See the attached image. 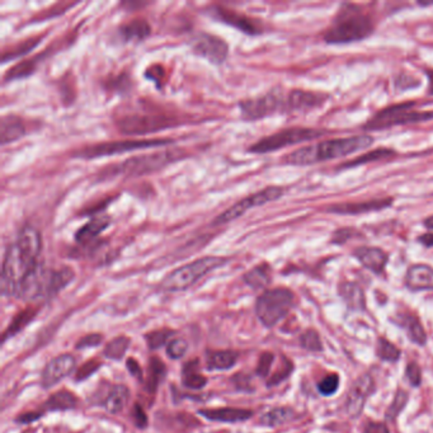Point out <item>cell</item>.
Returning <instances> with one entry per match:
<instances>
[{
  "label": "cell",
  "mask_w": 433,
  "mask_h": 433,
  "mask_svg": "<svg viewBox=\"0 0 433 433\" xmlns=\"http://www.w3.org/2000/svg\"><path fill=\"white\" fill-rule=\"evenodd\" d=\"M339 384H340V379H339L338 374L333 372L326 375L324 379H321V381L316 385L319 394L323 396H334L339 389Z\"/></svg>",
  "instance_id": "obj_42"
},
{
  "label": "cell",
  "mask_w": 433,
  "mask_h": 433,
  "mask_svg": "<svg viewBox=\"0 0 433 433\" xmlns=\"http://www.w3.org/2000/svg\"><path fill=\"white\" fill-rule=\"evenodd\" d=\"M413 107H415V103L408 102V103L384 108L366 122L364 129L369 131H375V130H385V129L396 127V126L408 125V124L433 119V111H422L421 112V111H415Z\"/></svg>",
  "instance_id": "obj_9"
},
{
  "label": "cell",
  "mask_w": 433,
  "mask_h": 433,
  "mask_svg": "<svg viewBox=\"0 0 433 433\" xmlns=\"http://www.w3.org/2000/svg\"><path fill=\"white\" fill-rule=\"evenodd\" d=\"M338 295L351 312H364L367 309L364 289L358 283L351 281L339 283Z\"/></svg>",
  "instance_id": "obj_22"
},
{
  "label": "cell",
  "mask_w": 433,
  "mask_h": 433,
  "mask_svg": "<svg viewBox=\"0 0 433 433\" xmlns=\"http://www.w3.org/2000/svg\"><path fill=\"white\" fill-rule=\"evenodd\" d=\"M295 418V409L291 407H277V408L271 409L270 412L262 415L259 422L262 426H266V427H277L287 422L294 421Z\"/></svg>",
  "instance_id": "obj_28"
},
{
  "label": "cell",
  "mask_w": 433,
  "mask_h": 433,
  "mask_svg": "<svg viewBox=\"0 0 433 433\" xmlns=\"http://www.w3.org/2000/svg\"><path fill=\"white\" fill-rule=\"evenodd\" d=\"M41 38H42L41 36L30 38V40H27V41H23L22 44H18L17 46H14V47H11L9 50L4 51V52H3V63H6L8 60L16 59V57H20V55H23V54H27V52L31 51L32 49H35V47L40 44Z\"/></svg>",
  "instance_id": "obj_41"
},
{
  "label": "cell",
  "mask_w": 433,
  "mask_h": 433,
  "mask_svg": "<svg viewBox=\"0 0 433 433\" xmlns=\"http://www.w3.org/2000/svg\"><path fill=\"white\" fill-rule=\"evenodd\" d=\"M130 393L125 385H114L105 402V408L107 409L108 413L117 415L122 412L129 403Z\"/></svg>",
  "instance_id": "obj_29"
},
{
  "label": "cell",
  "mask_w": 433,
  "mask_h": 433,
  "mask_svg": "<svg viewBox=\"0 0 433 433\" xmlns=\"http://www.w3.org/2000/svg\"><path fill=\"white\" fill-rule=\"evenodd\" d=\"M76 405H78V398L66 390L51 396L45 404V407L50 410H69L76 408Z\"/></svg>",
  "instance_id": "obj_33"
},
{
  "label": "cell",
  "mask_w": 433,
  "mask_h": 433,
  "mask_svg": "<svg viewBox=\"0 0 433 433\" xmlns=\"http://www.w3.org/2000/svg\"><path fill=\"white\" fill-rule=\"evenodd\" d=\"M208 16L221 23L243 32L249 36H257L263 32V25L257 19L251 18L247 14L237 12L225 6H213L208 8Z\"/></svg>",
  "instance_id": "obj_15"
},
{
  "label": "cell",
  "mask_w": 433,
  "mask_h": 433,
  "mask_svg": "<svg viewBox=\"0 0 433 433\" xmlns=\"http://www.w3.org/2000/svg\"><path fill=\"white\" fill-rule=\"evenodd\" d=\"M362 433H390V431L384 422L369 421L364 425Z\"/></svg>",
  "instance_id": "obj_53"
},
{
  "label": "cell",
  "mask_w": 433,
  "mask_h": 433,
  "mask_svg": "<svg viewBox=\"0 0 433 433\" xmlns=\"http://www.w3.org/2000/svg\"><path fill=\"white\" fill-rule=\"evenodd\" d=\"M393 197H384V198H375L370 201L358 202V203H337L328 208L329 213L336 215H361L380 211L384 208H388L393 205Z\"/></svg>",
  "instance_id": "obj_19"
},
{
  "label": "cell",
  "mask_w": 433,
  "mask_h": 433,
  "mask_svg": "<svg viewBox=\"0 0 433 433\" xmlns=\"http://www.w3.org/2000/svg\"><path fill=\"white\" fill-rule=\"evenodd\" d=\"M283 195H285V189L283 187H278V186L266 187V189H261V191H258V192L253 194V195L244 197L243 200L234 203L230 208H226L224 213H221L213 221V224L214 225L229 224V223H232L234 220H238L239 218H242L243 215L247 214V211H249L251 208H259V206H263L266 203L277 201Z\"/></svg>",
  "instance_id": "obj_12"
},
{
  "label": "cell",
  "mask_w": 433,
  "mask_h": 433,
  "mask_svg": "<svg viewBox=\"0 0 433 433\" xmlns=\"http://www.w3.org/2000/svg\"><path fill=\"white\" fill-rule=\"evenodd\" d=\"M324 134L326 132L309 127H290L258 140L257 143L248 148V151L251 154H268L272 151L281 150L291 145L313 141L315 138L323 136Z\"/></svg>",
  "instance_id": "obj_10"
},
{
  "label": "cell",
  "mask_w": 433,
  "mask_h": 433,
  "mask_svg": "<svg viewBox=\"0 0 433 433\" xmlns=\"http://www.w3.org/2000/svg\"><path fill=\"white\" fill-rule=\"evenodd\" d=\"M27 134L25 121L16 114H6L0 121V141L1 145L12 144Z\"/></svg>",
  "instance_id": "obj_24"
},
{
  "label": "cell",
  "mask_w": 433,
  "mask_h": 433,
  "mask_svg": "<svg viewBox=\"0 0 433 433\" xmlns=\"http://www.w3.org/2000/svg\"><path fill=\"white\" fill-rule=\"evenodd\" d=\"M30 310H31V309H30ZM30 310H28V312H25V313H22V314H19L18 316L14 319L13 326H9V329H8V334H9V336H13L14 333L20 331L28 321H31L35 313H33V312H30Z\"/></svg>",
  "instance_id": "obj_51"
},
{
  "label": "cell",
  "mask_w": 433,
  "mask_h": 433,
  "mask_svg": "<svg viewBox=\"0 0 433 433\" xmlns=\"http://www.w3.org/2000/svg\"><path fill=\"white\" fill-rule=\"evenodd\" d=\"M181 125V119L164 113H127L116 121V127L126 136H144Z\"/></svg>",
  "instance_id": "obj_6"
},
{
  "label": "cell",
  "mask_w": 433,
  "mask_h": 433,
  "mask_svg": "<svg viewBox=\"0 0 433 433\" xmlns=\"http://www.w3.org/2000/svg\"><path fill=\"white\" fill-rule=\"evenodd\" d=\"M134 420H135V425L140 428L146 427V425H148V417L144 413V410L143 408L140 407V405H135V408H134Z\"/></svg>",
  "instance_id": "obj_55"
},
{
  "label": "cell",
  "mask_w": 433,
  "mask_h": 433,
  "mask_svg": "<svg viewBox=\"0 0 433 433\" xmlns=\"http://www.w3.org/2000/svg\"><path fill=\"white\" fill-rule=\"evenodd\" d=\"M130 345V338L127 337H117L113 339L112 342H109L106 348H105V356L114 361H119L121 358L125 356L126 351Z\"/></svg>",
  "instance_id": "obj_39"
},
{
  "label": "cell",
  "mask_w": 433,
  "mask_h": 433,
  "mask_svg": "<svg viewBox=\"0 0 433 433\" xmlns=\"http://www.w3.org/2000/svg\"><path fill=\"white\" fill-rule=\"evenodd\" d=\"M197 369H198L197 360L184 364L183 367V384L189 389H202L208 384V379L201 374H198Z\"/></svg>",
  "instance_id": "obj_34"
},
{
  "label": "cell",
  "mask_w": 433,
  "mask_h": 433,
  "mask_svg": "<svg viewBox=\"0 0 433 433\" xmlns=\"http://www.w3.org/2000/svg\"><path fill=\"white\" fill-rule=\"evenodd\" d=\"M405 377L413 388H420L422 385V369L420 364L412 361L405 367Z\"/></svg>",
  "instance_id": "obj_45"
},
{
  "label": "cell",
  "mask_w": 433,
  "mask_h": 433,
  "mask_svg": "<svg viewBox=\"0 0 433 433\" xmlns=\"http://www.w3.org/2000/svg\"><path fill=\"white\" fill-rule=\"evenodd\" d=\"M243 280L253 290L266 289L272 280V268L268 263L258 264L245 273Z\"/></svg>",
  "instance_id": "obj_27"
},
{
  "label": "cell",
  "mask_w": 433,
  "mask_h": 433,
  "mask_svg": "<svg viewBox=\"0 0 433 433\" xmlns=\"http://www.w3.org/2000/svg\"><path fill=\"white\" fill-rule=\"evenodd\" d=\"M404 283L410 291H433L432 267L427 264L410 266L405 273Z\"/></svg>",
  "instance_id": "obj_21"
},
{
  "label": "cell",
  "mask_w": 433,
  "mask_h": 433,
  "mask_svg": "<svg viewBox=\"0 0 433 433\" xmlns=\"http://www.w3.org/2000/svg\"><path fill=\"white\" fill-rule=\"evenodd\" d=\"M418 242H420L421 244L425 245V247H427V248H432L433 232H427V234L422 235V237H420V238H418Z\"/></svg>",
  "instance_id": "obj_58"
},
{
  "label": "cell",
  "mask_w": 433,
  "mask_h": 433,
  "mask_svg": "<svg viewBox=\"0 0 433 433\" xmlns=\"http://www.w3.org/2000/svg\"><path fill=\"white\" fill-rule=\"evenodd\" d=\"M131 87V81L127 74H121L119 76H113L107 82V88L109 90H119V92H124V90H129Z\"/></svg>",
  "instance_id": "obj_49"
},
{
  "label": "cell",
  "mask_w": 433,
  "mask_h": 433,
  "mask_svg": "<svg viewBox=\"0 0 433 433\" xmlns=\"http://www.w3.org/2000/svg\"><path fill=\"white\" fill-rule=\"evenodd\" d=\"M42 249V237L35 226L25 225L16 240L6 247L1 270V291L16 296L19 285L37 267Z\"/></svg>",
  "instance_id": "obj_1"
},
{
  "label": "cell",
  "mask_w": 433,
  "mask_h": 433,
  "mask_svg": "<svg viewBox=\"0 0 433 433\" xmlns=\"http://www.w3.org/2000/svg\"><path fill=\"white\" fill-rule=\"evenodd\" d=\"M408 391L404 389L396 390V396L385 412V420L388 422H396V418L402 415L403 410L408 405Z\"/></svg>",
  "instance_id": "obj_37"
},
{
  "label": "cell",
  "mask_w": 433,
  "mask_h": 433,
  "mask_svg": "<svg viewBox=\"0 0 433 433\" xmlns=\"http://www.w3.org/2000/svg\"><path fill=\"white\" fill-rule=\"evenodd\" d=\"M294 370V364L292 362L285 358L283 361V367L280 370L277 371L276 374L273 376L271 377L270 381H268V386H273V385H278L280 383L285 381L287 377L291 375V372Z\"/></svg>",
  "instance_id": "obj_46"
},
{
  "label": "cell",
  "mask_w": 433,
  "mask_h": 433,
  "mask_svg": "<svg viewBox=\"0 0 433 433\" xmlns=\"http://www.w3.org/2000/svg\"><path fill=\"white\" fill-rule=\"evenodd\" d=\"M47 54V50L45 51L44 54L37 55V57H32L28 60H25L22 63L16 64L13 68L6 71V76H4V81L6 82H11V81H17V79H23L27 76H31L35 73L36 66H37L40 60L44 59L45 55Z\"/></svg>",
  "instance_id": "obj_30"
},
{
  "label": "cell",
  "mask_w": 433,
  "mask_h": 433,
  "mask_svg": "<svg viewBox=\"0 0 433 433\" xmlns=\"http://www.w3.org/2000/svg\"><path fill=\"white\" fill-rule=\"evenodd\" d=\"M375 353L380 361L391 364H396L402 357V351L385 337L377 338Z\"/></svg>",
  "instance_id": "obj_32"
},
{
  "label": "cell",
  "mask_w": 433,
  "mask_h": 433,
  "mask_svg": "<svg viewBox=\"0 0 433 433\" xmlns=\"http://www.w3.org/2000/svg\"><path fill=\"white\" fill-rule=\"evenodd\" d=\"M102 343L101 334H88L85 337L79 339V342L76 343V348L78 350H85L89 347H97Z\"/></svg>",
  "instance_id": "obj_52"
},
{
  "label": "cell",
  "mask_w": 433,
  "mask_h": 433,
  "mask_svg": "<svg viewBox=\"0 0 433 433\" xmlns=\"http://www.w3.org/2000/svg\"><path fill=\"white\" fill-rule=\"evenodd\" d=\"M376 390V383L372 375L369 372L362 374L352 383L351 388L345 398V415L351 420H357L364 412V405L367 399L370 398Z\"/></svg>",
  "instance_id": "obj_13"
},
{
  "label": "cell",
  "mask_w": 433,
  "mask_h": 433,
  "mask_svg": "<svg viewBox=\"0 0 433 433\" xmlns=\"http://www.w3.org/2000/svg\"><path fill=\"white\" fill-rule=\"evenodd\" d=\"M172 334H173V332L170 329H159V331L149 333L146 336V340H148V345L150 347V350L160 348L168 340Z\"/></svg>",
  "instance_id": "obj_43"
},
{
  "label": "cell",
  "mask_w": 433,
  "mask_h": 433,
  "mask_svg": "<svg viewBox=\"0 0 433 433\" xmlns=\"http://www.w3.org/2000/svg\"><path fill=\"white\" fill-rule=\"evenodd\" d=\"M127 369L130 371L132 376L136 377L138 381H143V370H141V367H140V364H138L136 360L129 358L127 360Z\"/></svg>",
  "instance_id": "obj_56"
},
{
  "label": "cell",
  "mask_w": 433,
  "mask_h": 433,
  "mask_svg": "<svg viewBox=\"0 0 433 433\" xmlns=\"http://www.w3.org/2000/svg\"><path fill=\"white\" fill-rule=\"evenodd\" d=\"M148 4H149V3H124V4H121V6H127L129 11H130L134 6H148Z\"/></svg>",
  "instance_id": "obj_60"
},
{
  "label": "cell",
  "mask_w": 433,
  "mask_h": 433,
  "mask_svg": "<svg viewBox=\"0 0 433 433\" xmlns=\"http://www.w3.org/2000/svg\"><path fill=\"white\" fill-rule=\"evenodd\" d=\"M238 353L234 351L213 352L208 356V369L211 370H227L237 364Z\"/></svg>",
  "instance_id": "obj_35"
},
{
  "label": "cell",
  "mask_w": 433,
  "mask_h": 433,
  "mask_svg": "<svg viewBox=\"0 0 433 433\" xmlns=\"http://www.w3.org/2000/svg\"><path fill=\"white\" fill-rule=\"evenodd\" d=\"M428 95H433V70H428Z\"/></svg>",
  "instance_id": "obj_59"
},
{
  "label": "cell",
  "mask_w": 433,
  "mask_h": 433,
  "mask_svg": "<svg viewBox=\"0 0 433 433\" xmlns=\"http://www.w3.org/2000/svg\"><path fill=\"white\" fill-rule=\"evenodd\" d=\"M187 350H189L187 340H184V339H174L167 347V355L172 360H179V358H182L186 355Z\"/></svg>",
  "instance_id": "obj_44"
},
{
  "label": "cell",
  "mask_w": 433,
  "mask_h": 433,
  "mask_svg": "<svg viewBox=\"0 0 433 433\" xmlns=\"http://www.w3.org/2000/svg\"><path fill=\"white\" fill-rule=\"evenodd\" d=\"M299 343L302 345V350L312 352V353H321L324 350L319 333L316 332L313 328L307 329L305 332L302 333L300 339H299Z\"/></svg>",
  "instance_id": "obj_38"
},
{
  "label": "cell",
  "mask_w": 433,
  "mask_h": 433,
  "mask_svg": "<svg viewBox=\"0 0 433 433\" xmlns=\"http://www.w3.org/2000/svg\"><path fill=\"white\" fill-rule=\"evenodd\" d=\"M163 68L160 65H151L145 73V76L153 82L160 83L163 81Z\"/></svg>",
  "instance_id": "obj_54"
},
{
  "label": "cell",
  "mask_w": 433,
  "mask_h": 433,
  "mask_svg": "<svg viewBox=\"0 0 433 433\" xmlns=\"http://www.w3.org/2000/svg\"><path fill=\"white\" fill-rule=\"evenodd\" d=\"M100 366H101V362H98L97 360H89L88 362H85V364H83L82 367L78 371V374H76V380H78V381H82V380L88 379L92 374H95V371L100 369Z\"/></svg>",
  "instance_id": "obj_50"
},
{
  "label": "cell",
  "mask_w": 433,
  "mask_h": 433,
  "mask_svg": "<svg viewBox=\"0 0 433 433\" xmlns=\"http://www.w3.org/2000/svg\"><path fill=\"white\" fill-rule=\"evenodd\" d=\"M41 415H42V413H27V415H20L19 418H17V422H19V423H31V422L36 421Z\"/></svg>",
  "instance_id": "obj_57"
},
{
  "label": "cell",
  "mask_w": 433,
  "mask_h": 433,
  "mask_svg": "<svg viewBox=\"0 0 433 433\" xmlns=\"http://www.w3.org/2000/svg\"><path fill=\"white\" fill-rule=\"evenodd\" d=\"M173 141L170 138H132L121 141H107L101 144L87 145L73 153V157L84 160L97 158L113 157L129 151L145 150L159 146H167Z\"/></svg>",
  "instance_id": "obj_8"
},
{
  "label": "cell",
  "mask_w": 433,
  "mask_h": 433,
  "mask_svg": "<svg viewBox=\"0 0 433 433\" xmlns=\"http://www.w3.org/2000/svg\"><path fill=\"white\" fill-rule=\"evenodd\" d=\"M76 367V358L71 355H61L59 357L54 358L49 364H46L42 377H41V384L42 386L49 389L55 386L57 384L60 383L64 377L68 376L71 371Z\"/></svg>",
  "instance_id": "obj_17"
},
{
  "label": "cell",
  "mask_w": 433,
  "mask_h": 433,
  "mask_svg": "<svg viewBox=\"0 0 433 433\" xmlns=\"http://www.w3.org/2000/svg\"><path fill=\"white\" fill-rule=\"evenodd\" d=\"M295 305V294L286 287L266 290L256 302V314L267 328L277 326Z\"/></svg>",
  "instance_id": "obj_7"
},
{
  "label": "cell",
  "mask_w": 433,
  "mask_h": 433,
  "mask_svg": "<svg viewBox=\"0 0 433 433\" xmlns=\"http://www.w3.org/2000/svg\"><path fill=\"white\" fill-rule=\"evenodd\" d=\"M374 138L370 135H356L350 138H332L319 144L307 145L283 157V164L289 165H312L326 160L351 155L356 151L370 148Z\"/></svg>",
  "instance_id": "obj_2"
},
{
  "label": "cell",
  "mask_w": 433,
  "mask_h": 433,
  "mask_svg": "<svg viewBox=\"0 0 433 433\" xmlns=\"http://www.w3.org/2000/svg\"><path fill=\"white\" fill-rule=\"evenodd\" d=\"M425 226L429 229V230H433V216H429V218L425 220Z\"/></svg>",
  "instance_id": "obj_61"
},
{
  "label": "cell",
  "mask_w": 433,
  "mask_h": 433,
  "mask_svg": "<svg viewBox=\"0 0 433 433\" xmlns=\"http://www.w3.org/2000/svg\"><path fill=\"white\" fill-rule=\"evenodd\" d=\"M275 361V356L271 352H264L263 355L259 358V362L257 364V375L261 377H266L270 375L271 367Z\"/></svg>",
  "instance_id": "obj_47"
},
{
  "label": "cell",
  "mask_w": 433,
  "mask_h": 433,
  "mask_svg": "<svg viewBox=\"0 0 433 433\" xmlns=\"http://www.w3.org/2000/svg\"><path fill=\"white\" fill-rule=\"evenodd\" d=\"M76 277L74 271L69 267H63L60 270H52L51 275L50 295H57L61 290L65 289Z\"/></svg>",
  "instance_id": "obj_36"
},
{
  "label": "cell",
  "mask_w": 433,
  "mask_h": 433,
  "mask_svg": "<svg viewBox=\"0 0 433 433\" xmlns=\"http://www.w3.org/2000/svg\"><path fill=\"white\" fill-rule=\"evenodd\" d=\"M229 258L218 256L198 258L191 263L184 264L182 267L172 271L162 281L160 287L164 291H183L189 289L196 283H198L202 277L223 267Z\"/></svg>",
  "instance_id": "obj_4"
},
{
  "label": "cell",
  "mask_w": 433,
  "mask_h": 433,
  "mask_svg": "<svg viewBox=\"0 0 433 433\" xmlns=\"http://www.w3.org/2000/svg\"><path fill=\"white\" fill-rule=\"evenodd\" d=\"M191 47L195 55L215 65L225 63L229 57V45L225 40L208 32L196 35L191 41Z\"/></svg>",
  "instance_id": "obj_14"
},
{
  "label": "cell",
  "mask_w": 433,
  "mask_h": 433,
  "mask_svg": "<svg viewBox=\"0 0 433 433\" xmlns=\"http://www.w3.org/2000/svg\"><path fill=\"white\" fill-rule=\"evenodd\" d=\"M396 151L386 149V148H380V149L370 151V153H364V155L356 158L351 162H345V164L339 165L338 170H348V168H355V167H360V165H364V164L371 163V162L386 160V159L396 157Z\"/></svg>",
  "instance_id": "obj_31"
},
{
  "label": "cell",
  "mask_w": 433,
  "mask_h": 433,
  "mask_svg": "<svg viewBox=\"0 0 433 433\" xmlns=\"http://www.w3.org/2000/svg\"><path fill=\"white\" fill-rule=\"evenodd\" d=\"M390 321L402 328L412 343L420 347L427 345V333L417 315L412 313H399L393 316Z\"/></svg>",
  "instance_id": "obj_20"
},
{
  "label": "cell",
  "mask_w": 433,
  "mask_h": 433,
  "mask_svg": "<svg viewBox=\"0 0 433 433\" xmlns=\"http://www.w3.org/2000/svg\"><path fill=\"white\" fill-rule=\"evenodd\" d=\"M164 375H165V366L163 362L159 358H151L150 364H149V376H148V384H146L148 390L150 393L157 390L158 385L163 379Z\"/></svg>",
  "instance_id": "obj_40"
},
{
  "label": "cell",
  "mask_w": 433,
  "mask_h": 433,
  "mask_svg": "<svg viewBox=\"0 0 433 433\" xmlns=\"http://www.w3.org/2000/svg\"><path fill=\"white\" fill-rule=\"evenodd\" d=\"M198 413L210 421L223 422V423L244 422L253 415V412L249 409L239 408L203 409Z\"/></svg>",
  "instance_id": "obj_25"
},
{
  "label": "cell",
  "mask_w": 433,
  "mask_h": 433,
  "mask_svg": "<svg viewBox=\"0 0 433 433\" xmlns=\"http://www.w3.org/2000/svg\"><path fill=\"white\" fill-rule=\"evenodd\" d=\"M151 32L149 22L143 18L131 19L119 28V35L125 42H141L150 37Z\"/></svg>",
  "instance_id": "obj_26"
},
{
  "label": "cell",
  "mask_w": 433,
  "mask_h": 433,
  "mask_svg": "<svg viewBox=\"0 0 433 433\" xmlns=\"http://www.w3.org/2000/svg\"><path fill=\"white\" fill-rule=\"evenodd\" d=\"M372 32L374 22L369 14L353 4H343L324 33V40L326 44H351L370 37Z\"/></svg>",
  "instance_id": "obj_3"
},
{
  "label": "cell",
  "mask_w": 433,
  "mask_h": 433,
  "mask_svg": "<svg viewBox=\"0 0 433 433\" xmlns=\"http://www.w3.org/2000/svg\"><path fill=\"white\" fill-rule=\"evenodd\" d=\"M184 157L186 155L183 150H163L143 154L138 157L129 158L125 162L113 167L111 168V174L112 177L124 176L129 178L146 176L157 173Z\"/></svg>",
  "instance_id": "obj_5"
},
{
  "label": "cell",
  "mask_w": 433,
  "mask_h": 433,
  "mask_svg": "<svg viewBox=\"0 0 433 433\" xmlns=\"http://www.w3.org/2000/svg\"><path fill=\"white\" fill-rule=\"evenodd\" d=\"M360 235H361V234H360L357 230L352 229V227H343V229H338L337 232H334V234H333L332 243L333 244L338 245L345 244L347 240L356 238V237H360Z\"/></svg>",
  "instance_id": "obj_48"
},
{
  "label": "cell",
  "mask_w": 433,
  "mask_h": 433,
  "mask_svg": "<svg viewBox=\"0 0 433 433\" xmlns=\"http://www.w3.org/2000/svg\"><path fill=\"white\" fill-rule=\"evenodd\" d=\"M111 224V219L105 215L95 216L89 220L87 224L81 226L76 232V240L78 244L87 247L93 244L98 235L105 232Z\"/></svg>",
  "instance_id": "obj_23"
},
{
  "label": "cell",
  "mask_w": 433,
  "mask_h": 433,
  "mask_svg": "<svg viewBox=\"0 0 433 433\" xmlns=\"http://www.w3.org/2000/svg\"><path fill=\"white\" fill-rule=\"evenodd\" d=\"M352 254L364 268L374 272L375 275H381L389 262V254L377 247L362 245L356 248Z\"/></svg>",
  "instance_id": "obj_18"
},
{
  "label": "cell",
  "mask_w": 433,
  "mask_h": 433,
  "mask_svg": "<svg viewBox=\"0 0 433 433\" xmlns=\"http://www.w3.org/2000/svg\"><path fill=\"white\" fill-rule=\"evenodd\" d=\"M286 97L281 90L273 89L268 93L239 103L242 117L245 121H258L275 113L286 112Z\"/></svg>",
  "instance_id": "obj_11"
},
{
  "label": "cell",
  "mask_w": 433,
  "mask_h": 433,
  "mask_svg": "<svg viewBox=\"0 0 433 433\" xmlns=\"http://www.w3.org/2000/svg\"><path fill=\"white\" fill-rule=\"evenodd\" d=\"M329 95L302 89L291 90L286 97V112H308L321 107Z\"/></svg>",
  "instance_id": "obj_16"
}]
</instances>
